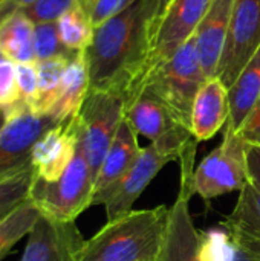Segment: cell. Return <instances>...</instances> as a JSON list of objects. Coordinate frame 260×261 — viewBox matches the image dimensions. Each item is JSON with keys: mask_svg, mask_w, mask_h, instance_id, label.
Instances as JSON below:
<instances>
[{"mask_svg": "<svg viewBox=\"0 0 260 261\" xmlns=\"http://www.w3.org/2000/svg\"><path fill=\"white\" fill-rule=\"evenodd\" d=\"M147 49L143 0H136L93 29L92 43L84 50L90 90L116 93L126 102L143 76Z\"/></svg>", "mask_w": 260, "mask_h": 261, "instance_id": "cell-1", "label": "cell"}, {"mask_svg": "<svg viewBox=\"0 0 260 261\" xmlns=\"http://www.w3.org/2000/svg\"><path fill=\"white\" fill-rule=\"evenodd\" d=\"M169 222L164 205L129 211L84 240L77 261H156Z\"/></svg>", "mask_w": 260, "mask_h": 261, "instance_id": "cell-2", "label": "cell"}, {"mask_svg": "<svg viewBox=\"0 0 260 261\" xmlns=\"http://www.w3.org/2000/svg\"><path fill=\"white\" fill-rule=\"evenodd\" d=\"M205 81L207 76L202 70L196 49V37L193 35L173 54V57L155 67L146 76L135 95L141 90H149L169 109L181 125L192 130L193 101Z\"/></svg>", "mask_w": 260, "mask_h": 261, "instance_id": "cell-3", "label": "cell"}, {"mask_svg": "<svg viewBox=\"0 0 260 261\" xmlns=\"http://www.w3.org/2000/svg\"><path fill=\"white\" fill-rule=\"evenodd\" d=\"M95 194V177L80 150L61 174L54 182L34 177L29 199L34 202L40 214L52 222L70 223L89 206H92Z\"/></svg>", "mask_w": 260, "mask_h": 261, "instance_id": "cell-4", "label": "cell"}, {"mask_svg": "<svg viewBox=\"0 0 260 261\" xmlns=\"http://www.w3.org/2000/svg\"><path fill=\"white\" fill-rule=\"evenodd\" d=\"M248 142L241 135H224V141L195 168L192 177L181 174L179 191L213 200L222 194L241 191L248 182Z\"/></svg>", "mask_w": 260, "mask_h": 261, "instance_id": "cell-5", "label": "cell"}, {"mask_svg": "<svg viewBox=\"0 0 260 261\" xmlns=\"http://www.w3.org/2000/svg\"><path fill=\"white\" fill-rule=\"evenodd\" d=\"M75 118L78 124V147L97 179L124 118V98L110 92L89 90Z\"/></svg>", "mask_w": 260, "mask_h": 261, "instance_id": "cell-6", "label": "cell"}, {"mask_svg": "<svg viewBox=\"0 0 260 261\" xmlns=\"http://www.w3.org/2000/svg\"><path fill=\"white\" fill-rule=\"evenodd\" d=\"M5 124L0 132V180L31 165L35 142L57 122L44 115H35L31 107L17 101L2 109Z\"/></svg>", "mask_w": 260, "mask_h": 261, "instance_id": "cell-7", "label": "cell"}, {"mask_svg": "<svg viewBox=\"0 0 260 261\" xmlns=\"http://www.w3.org/2000/svg\"><path fill=\"white\" fill-rule=\"evenodd\" d=\"M211 2L213 0H172L170 2L153 37L149 41L143 76L136 89L132 92V95L127 99H130L135 95V92L139 89L146 76L155 67H158L170 57H173V54L196 34V29L202 21L205 12L208 11Z\"/></svg>", "mask_w": 260, "mask_h": 261, "instance_id": "cell-8", "label": "cell"}, {"mask_svg": "<svg viewBox=\"0 0 260 261\" xmlns=\"http://www.w3.org/2000/svg\"><path fill=\"white\" fill-rule=\"evenodd\" d=\"M198 142L192 144L196 145ZM190 145V147H192ZM188 147V148H190ZM184 151L173 148L167 144L152 142L149 147L141 148L136 161L129 168V171L112 187V190L104 196L101 205L106 208L107 220H113L129 211H132L133 203L143 194V191L149 187V184L155 179V176L172 161H178L182 158Z\"/></svg>", "mask_w": 260, "mask_h": 261, "instance_id": "cell-9", "label": "cell"}, {"mask_svg": "<svg viewBox=\"0 0 260 261\" xmlns=\"http://www.w3.org/2000/svg\"><path fill=\"white\" fill-rule=\"evenodd\" d=\"M259 46L260 0H236L216 78L230 89Z\"/></svg>", "mask_w": 260, "mask_h": 261, "instance_id": "cell-10", "label": "cell"}, {"mask_svg": "<svg viewBox=\"0 0 260 261\" xmlns=\"http://www.w3.org/2000/svg\"><path fill=\"white\" fill-rule=\"evenodd\" d=\"M124 118L138 135L149 138L152 142L167 144L182 151L198 142L192 130L181 125L149 90H141L124 104Z\"/></svg>", "mask_w": 260, "mask_h": 261, "instance_id": "cell-11", "label": "cell"}, {"mask_svg": "<svg viewBox=\"0 0 260 261\" xmlns=\"http://www.w3.org/2000/svg\"><path fill=\"white\" fill-rule=\"evenodd\" d=\"M78 147L77 118L60 122L49 128L31 151V168L34 177L54 182L61 177L72 162Z\"/></svg>", "mask_w": 260, "mask_h": 261, "instance_id": "cell-12", "label": "cell"}, {"mask_svg": "<svg viewBox=\"0 0 260 261\" xmlns=\"http://www.w3.org/2000/svg\"><path fill=\"white\" fill-rule=\"evenodd\" d=\"M83 243L75 222L58 223L41 216L28 236L20 261H77Z\"/></svg>", "mask_w": 260, "mask_h": 261, "instance_id": "cell-13", "label": "cell"}, {"mask_svg": "<svg viewBox=\"0 0 260 261\" xmlns=\"http://www.w3.org/2000/svg\"><path fill=\"white\" fill-rule=\"evenodd\" d=\"M234 2L236 0H213L196 29V49L207 80L216 78L218 75Z\"/></svg>", "mask_w": 260, "mask_h": 261, "instance_id": "cell-14", "label": "cell"}, {"mask_svg": "<svg viewBox=\"0 0 260 261\" xmlns=\"http://www.w3.org/2000/svg\"><path fill=\"white\" fill-rule=\"evenodd\" d=\"M190 196L179 191L176 202L169 208V222L164 243L156 261H199L201 232L190 216Z\"/></svg>", "mask_w": 260, "mask_h": 261, "instance_id": "cell-15", "label": "cell"}, {"mask_svg": "<svg viewBox=\"0 0 260 261\" xmlns=\"http://www.w3.org/2000/svg\"><path fill=\"white\" fill-rule=\"evenodd\" d=\"M138 133L132 128L129 121L123 118L113 142L103 161V165L95 179V194L92 205H101L104 196L112 187L129 171L136 161L141 148L138 145Z\"/></svg>", "mask_w": 260, "mask_h": 261, "instance_id": "cell-16", "label": "cell"}, {"mask_svg": "<svg viewBox=\"0 0 260 261\" xmlns=\"http://www.w3.org/2000/svg\"><path fill=\"white\" fill-rule=\"evenodd\" d=\"M230 116L228 89L219 78L204 83L192 107V133L198 142L211 139Z\"/></svg>", "mask_w": 260, "mask_h": 261, "instance_id": "cell-17", "label": "cell"}, {"mask_svg": "<svg viewBox=\"0 0 260 261\" xmlns=\"http://www.w3.org/2000/svg\"><path fill=\"white\" fill-rule=\"evenodd\" d=\"M260 99V46L228 89L230 116L224 135H239Z\"/></svg>", "mask_w": 260, "mask_h": 261, "instance_id": "cell-18", "label": "cell"}, {"mask_svg": "<svg viewBox=\"0 0 260 261\" xmlns=\"http://www.w3.org/2000/svg\"><path fill=\"white\" fill-rule=\"evenodd\" d=\"M90 90V80H89V67L86 60V52L80 50L75 52L63 73L58 98L48 113L57 124L64 122L75 116L81 109L87 93Z\"/></svg>", "mask_w": 260, "mask_h": 261, "instance_id": "cell-19", "label": "cell"}, {"mask_svg": "<svg viewBox=\"0 0 260 261\" xmlns=\"http://www.w3.org/2000/svg\"><path fill=\"white\" fill-rule=\"evenodd\" d=\"M34 23L21 9L6 15L0 21V54L14 64L35 63Z\"/></svg>", "mask_w": 260, "mask_h": 261, "instance_id": "cell-20", "label": "cell"}, {"mask_svg": "<svg viewBox=\"0 0 260 261\" xmlns=\"http://www.w3.org/2000/svg\"><path fill=\"white\" fill-rule=\"evenodd\" d=\"M225 229L242 232L260 242V190L253 184L247 182L239 191L238 202L222 222Z\"/></svg>", "mask_w": 260, "mask_h": 261, "instance_id": "cell-21", "label": "cell"}, {"mask_svg": "<svg viewBox=\"0 0 260 261\" xmlns=\"http://www.w3.org/2000/svg\"><path fill=\"white\" fill-rule=\"evenodd\" d=\"M69 60L70 57H55L44 61H35L38 73V92L31 107L35 115L44 116L54 107Z\"/></svg>", "mask_w": 260, "mask_h": 261, "instance_id": "cell-22", "label": "cell"}, {"mask_svg": "<svg viewBox=\"0 0 260 261\" xmlns=\"http://www.w3.org/2000/svg\"><path fill=\"white\" fill-rule=\"evenodd\" d=\"M57 29L63 46L69 52H80L90 46L95 28L92 24L90 14L80 2L58 18Z\"/></svg>", "mask_w": 260, "mask_h": 261, "instance_id": "cell-23", "label": "cell"}, {"mask_svg": "<svg viewBox=\"0 0 260 261\" xmlns=\"http://www.w3.org/2000/svg\"><path fill=\"white\" fill-rule=\"evenodd\" d=\"M40 217V211L34 202L28 199L9 216L0 220V261L23 237L29 236Z\"/></svg>", "mask_w": 260, "mask_h": 261, "instance_id": "cell-24", "label": "cell"}, {"mask_svg": "<svg viewBox=\"0 0 260 261\" xmlns=\"http://www.w3.org/2000/svg\"><path fill=\"white\" fill-rule=\"evenodd\" d=\"M34 173L31 165L0 180V220L29 199Z\"/></svg>", "mask_w": 260, "mask_h": 261, "instance_id": "cell-25", "label": "cell"}, {"mask_svg": "<svg viewBox=\"0 0 260 261\" xmlns=\"http://www.w3.org/2000/svg\"><path fill=\"white\" fill-rule=\"evenodd\" d=\"M234 257L236 245L224 226L201 232L199 261H234Z\"/></svg>", "mask_w": 260, "mask_h": 261, "instance_id": "cell-26", "label": "cell"}, {"mask_svg": "<svg viewBox=\"0 0 260 261\" xmlns=\"http://www.w3.org/2000/svg\"><path fill=\"white\" fill-rule=\"evenodd\" d=\"M34 54L35 61H44L55 57H72L58 35L57 23H38L34 26Z\"/></svg>", "mask_w": 260, "mask_h": 261, "instance_id": "cell-27", "label": "cell"}, {"mask_svg": "<svg viewBox=\"0 0 260 261\" xmlns=\"http://www.w3.org/2000/svg\"><path fill=\"white\" fill-rule=\"evenodd\" d=\"M80 0H35L21 11L34 23H57L58 18L69 9L77 6Z\"/></svg>", "mask_w": 260, "mask_h": 261, "instance_id": "cell-28", "label": "cell"}, {"mask_svg": "<svg viewBox=\"0 0 260 261\" xmlns=\"http://www.w3.org/2000/svg\"><path fill=\"white\" fill-rule=\"evenodd\" d=\"M15 80L18 87V95L23 102L32 107L37 92H38V73L35 63H20L15 64Z\"/></svg>", "mask_w": 260, "mask_h": 261, "instance_id": "cell-29", "label": "cell"}, {"mask_svg": "<svg viewBox=\"0 0 260 261\" xmlns=\"http://www.w3.org/2000/svg\"><path fill=\"white\" fill-rule=\"evenodd\" d=\"M20 99L17 80H15V64L11 60L0 58V109L8 107Z\"/></svg>", "mask_w": 260, "mask_h": 261, "instance_id": "cell-30", "label": "cell"}, {"mask_svg": "<svg viewBox=\"0 0 260 261\" xmlns=\"http://www.w3.org/2000/svg\"><path fill=\"white\" fill-rule=\"evenodd\" d=\"M135 2L136 0H95V3L89 11L93 28H98L110 17L123 12Z\"/></svg>", "mask_w": 260, "mask_h": 261, "instance_id": "cell-31", "label": "cell"}, {"mask_svg": "<svg viewBox=\"0 0 260 261\" xmlns=\"http://www.w3.org/2000/svg\"><path fill=\"white\" fill-rule=\"evenodd\" d=\"M236 245L234 261H260V242L238 231L227 229Z\"/></svg>", "mask_w": 260, "mask_h": 261, "instance_id": "cell-32", "label": "cell"}, {"mask_svg": "<svg viewBox=\"0 0 260 261\" xmlns=\"http://www.w3.org/2000/svg\"><path fill=\"white\" fill-rule=\"evenodd\" d=\"M172 0H143V12L144 18L147 23V34H149V41L153 37L164 12L167 11L169 5Z\"/></svg>", "mask_w": 260, "mask_h": 261, "instance_id": "cell-33", "label": "cell"}, {"mask_svg": "<svg viewBox=\"0 0 260 261\" xmlns=\"http://www.w3.org/2000/svg\"><path fill=\"white\" fill-rule=\"evenodd\" d=\"M239 135L250 144L259 145L260 147V99L256 104V107L253 109L251 115L248 116V119L245 121L242 130L239 132Z\"/></svg>", "mask_w": 260, "mask_h": 261, "instance_id": "cell-34", "label": "cell"}, {"mask_svg": "<svg viewBox=\"0 0 260 261\" xmlns=\"http://www.w3.org/2000/svg\"><path fill=\"white\" fill-rule=\"evenodd\" d=\"M247 168H248V182L260 190V147L250 142L247 148Z\"/></svg>", "mask_w": 260, "mask_h": 261, "instance_id": "cell-35", "label": "cell"}, {"mask_svg": "<svg viewBox=\"0 0 260 261\" xmlns=\"http://www.w3.org/2000/svg\"><path fill=\"white\" fill-rule=\"evenodd\" d=\"M35 0H5L2 5H0V21L9 15L11 12L17 11V9H23L29 5H32Z\"/></svg>", "mask_w": 260, "mask_h": 261, "instance_id": "cell-36", "label": "cell"}, {"mask_svg": "<svg viewBox=\"0 0 260 261\" xmlns=\"http://www.w3.org/2000/svg\"><path fill=\"white\" fill-rule=\"evenodd\" d=\"M81 2V5L87 9V12L90 11V8H92V5L95 3V0H80Z\"/></svg>", "mask_w": 260, "mask_h": 261, "instance_id": "cell-37", "label": "cell"}, {"mask_svg": "<svg viewBox=\"0 0 260 261\" xmlns=\"http://www.w3.org/2000/svg\"><path fill=\"white\" fill-rule=\"evenodd\" d=\"M3 124H5V115H3V112H2V109H0V132H2Z\"/></svg>", "mask_w": 260, "mask_h": 261, "instance_id": "cell-38", "label": "cell"}, {"mask_svg": "<svg viewBox=\"0 0 260 261\" xmlns=\"http://www.w3.org/2000/svg\"><path fill=\"white\" fill-rule=\"evenodd\" d=\"M3 2H5V0H0V5H2V3H3Z\"/></svg>", "mask_w": 260, "mask_h": 261, "instance_id": "cell-39", "label": "cell"}, {"mask_svg": "<svg viewBox=\"0 0 260 261\" xmlns=\"http://www.w3.org/2000/svg\"><path fill=\"white\" fill-rule=\"evenodd\" d=\"M0 58H2V54H0Z\"/></svg>", "mask_w": 260, "mask_h": 261, "instance_id": "cell-40", "label": "cell"}]
</instances>
